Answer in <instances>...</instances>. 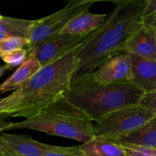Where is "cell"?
Here are the masks:
<instances>
[{
	"label": "cell",
	"instance_id": "1",
	"mask_svg": "<svg viewBox=\"0 0 156 156\" xmlns=\"http://www.w3.org/2000/svg\"><path fill=\"white\" fill-rule=\"evenodd\" d=\"M148 0L113 1L114 9L99 28L91 32L81 46L72 82L94 73L108 58L124 51L125 46L143 24Z\"/></svg>",
	"mask_w": 156,
	"mask_h": 156
},
{
	"label": "cell",
	"instance_id": "2",
	"mask_svg": "<svg viewBox=\"0 0 156 156\" xmlns=\"http://www.w3.org/2000/svg\"><path fill=\"white\" fill-rule=\"evenodd\" d=\"M78 46L41 69L24 85L5 97L1 114L27 119L64 97L69 91L78 65Z\"/></svg>",
	"mask_w": 156,
	"mask_h": 156
},
{
	"label": "cell",
	"instance_id": "3",
	"mask_svg": "<svg viewBox=\"0 0 156 156\" xmlns=\"http://www.w3.org/2000/svg\"><path fill=\"white\" fill-rule=\"evenodd\" d=\"M144 94L133 84H102L90 74L72 82L64 97L98 123L114 111L138 105Z\"/></svg>",
	"mask_w": 156,
	"mask_h": 156
},
{
	"label": "cell",
	"instance_id": "4",
	"mask_svg": "<svg viewBox=\"0 0 156 156\" xmlns=\"http://www.w3.org/2000/svg\"><path fill=\"white\" fill-rule=\"evenodd\" d=\"M27 129L46 133L83 143L95 137L92 121L65 97L46 107L30 118L9 123L5 130Z\"/></svg>",
	"mask_w": 156,
	"mask_h": 156
},
{
	"label": "cell",
	"instance_id": "5",
	"mask_svg": "<svg viewBox=\"0 0 156 156\" xmlns=\"http://www.w3.org/2000/svg\"><path fill=\"white\" fill-rule=\"evenodd\" d=\"M95 2V0H71L61 10L35 20L28 36L27 51L61 34L73 18L88 11Z\"/></svg>",
	"mask_w": 156,
	"mask_h": 156
},
{
	"label": "cell",
	"instance_id": "6",
	"mask_svg": "<svg viewBox=\"0 0 156 156\" xmlns=\"http://www.w3.org/2000/svg\"><path fill=\"white\" fill-rule=\"evenodd\" d=\"M156 113L140 105L114 111L94 125L96 137L117 140L137 130L155 117Z\"/></svg>",
	"mask_w": 156,
	"mask_h": 156
},
{
	"label": "cell",
	"instance_id": "7",
	"mask_svg": "<svg viewBox=\"0 0 156 156\" xmlns=\"http://www.w3.org/2000/svg\"><path fill=\"white\" fill-rule=\"evenodd\" d=\"M89 34H59L30 50L28 56L36 58L43 67L54 62L70 50L83 44Z\"/></svg>",
	"mask_w": 156,
	"mask_h": 156
},
{
	"label": "cell",
	"instance_id": "8",
	"mask_svg": "<svg viewBox=\"0 0 156 156\" xmlns=\"http://www.w3.org/2000/svg\"><path fill=\"white\" fill-rule=\"evenodd\" d=\"M97 82L108 85L132 84L130 54L122 51L108 58L91 73Z\"/></svg>",
	"mask_w": 156,
	"mask_h": 156
},
{
	"label": "cell",
	"instance_id": "9",
	"mask_svg": "<svg viewBox=\"0 0 156 156\" xmlns=\"http://www.w3.org/2000/svg\"><path fill=\"white\" fill-rule=\"evenodd\" d=\"M0 145L15 156H43L56 147L40 143L30 136L10 134L0 136Z\"/></svg>",
	"mask_w": 156,
	"mask_h": 156
},
{
	"label": "cell",
	"instance_id": "10",
	"mask_svg": "<svg viewBox=\"0 0 156 156\" xmlns=\"http://www.w3.org/2000/svg\"><path fill=\"white\" fill-rule=\"evenodd\" d=\"M125 51L156 61V30L144 21L125 46Z\"/></svg>",
	"mask_w": 156,
	"mask_h": 156
},
{
	"label": "cell",
	"instance_id": "11",
	"mask_svg": "<svg viewBox=\"0 0 156 156\" xmlns=\"http://www.w3.org/2000/svg\"><path fill=\"white\" fill-rule=\"evenodd\" d=\"M132 66V84L145 93L156 91V61L129 53Z\"/></svg>",
	"mask_w": 156,
	"mask_h": 156
},
{
	"label": "cell",
	"instance_id": "12",
	"mask_svg": "<svg viewBox=\"0 0 156 156\" xmlns=\"http://www.w3.org/2000/svg\"><path fill=\"white\" fill-rule=\"evenodd\" d=\"M41 65L34 56H28L27 59L17 69L16 71L0 85V93L16 91L18 88L33 77L41 69Z\"/></svg>",
	"mask_w": 156,
	"mask_h": 156
},
{
	"label": "cell",
	"instance_id": "13",
	"mask_svg": "<svg viewBox=\"0 0 156 156\" xmlns=\"http://www.w3.org/2000/svg\"><path fill=\"white\" fill-rule=\"evenodd\" d=\"M108 15L93 14L88 11L82 12L73 18L61 34L73 35H87L94 31L106 21Z\"/></svg>",
	"mask_w": 156,
	"mask_h": 156
},
{
	"label": "cell",
	"instance_id": "14",
	"mask_svg": "<svg viewBox=\"0 0 156 156\" xmlns=\"http://www.w3.org/2000/svg\"><path fill=\"white\" fill-rule=\"evenodd\" d=\"M80 148L86 156H126L124 148L111 139L95 136Z\"/></svg>",
	"mask_w": 156,
	"mask_h": 156
},
{
	"label": "cell",
	"instance_id": "15",
	"mask_svg": "<svg viewBox=\"0 0 156 156\" xmlns=\"http://www.w3.org/2000/svg\"><path fill=\"white\" fill-rule=\"evenodd\" d=\"M114 140L133 146L156 149V116L137 130Z\"/></svg>",
	"mask_w": 156,
	"mask_h": 156
},
{
	"label": "cell",
	"instance_id": "16",
	"mask_svg": "<svg viewBox=\"0 0 156 156\" xmlns=\"http://www.w3.org/2000/svg\"><path fill=\"white\" fill-rule=\"evenodd\" d=\"M34 21L2 16L0 20V41L15 37L28 39Z\"/></svg>",
	"mask_w": 156,
	"mask_h": 156
},
{
	"label": "cell",
	"instance_id": "17",
	"mask_svg": "<svg viewBox=\"0 0 156 156\" xmlns=\"http://www.w3.org/2000/svg\"><path fill=\"white\" fill-rule=\"evenodd\" d=\"M29 41L27 38L24 37H9L0 41V57L8 53L24 48L27 46Z\"/></svg>",
	"mask_w": 156,
	"mask_h": 156
},
{
	"label": "cell",
	"instance_id": "18",
	"mask_svg": "<svg viewBox=\"0 0 156 156\" xmlns=\"http://www.w3.org/2000/svg\"><path fill=\"white\" fill-rule=\"evenodd\" d=\"M27 50L21 48L6 53L0 58L6 63V66H5V69L13 68L18 66H21L27 59Z\"/></svg>",
	"mask_w": 156,
	"mask_h": 156
},
{
	"label": "cell",
	"instance_id": "19",
	"mask_svg": "<svg viewBox=\"0 0 156 156\" xmlns=\"http://www.w3.org/2000/svg\"><path fill=\"white\" fill-rule=\"evenodd\" d=\"M117 142L124 148L126 156H156V149L133 146L122 142Z\"/></svg>",
	"mask_w": 156,
	"mask_h": 156
},
{
	"label": "cell",
	"instance_id": "20",
	"mask_svg": "<svg viewBox=\"0 0 156 156\" xmlns=\"http://www.w3.org/2000/svg\"><path fill=\"white\" fill-rule=\"evenodd\" d=\"M43 156H86L80 146H72V147H62L56 146L53 150L47 152Z\"/></svg>",
	"mask_w": 156,
	"mask_h": 156
},
{
	"label": "cell",
	"instance_id": "21",
	"mask_svg": "<svg viewBox=\"0 0 156 156\" xmlns=\"http://www.w3.org/2000/svg\"><path fill=\"white\" fill-rule=\"evenodd\" d=\"M139 105L142 108L156 113V91L145 93L140 99Z\"/></svg>",
	"mask_w": 156,
	"mask_h": 156
},
{
	"label": "cell",
	"instance_id": "22",
	"mask_svg": "<svg viewBox=\"0 0 156 156\" xmlns=\"http://www.w3.org/2000/svg\"><path fill=\"white\" fill-rule=\"evenodd\" d=\"M156 15V0H148L143 15V20Z\"/></svg>",
	"mask_w": 156,
	"mask_h": 156
},
{
	"label": "cell",
	"instance_id": "23",
	"mask_svg": "<svg viewBox=\"0 0 156 156\" xmlns=\"http://www.w3.org/2000/svg\"><path fill=\"white\" fill-rule=\"evenodd\" d=\"M143 21H144L145 23H146V24H149L150 26H152V27H153V28H155V30H156V15L150 17V18L144 19Z\"/></svg>",
	"mask_w": 156,
	"mask_h": 156
},
{
	"label": "cell",
	"instance_id": "24",
	"mask_svg": "<svg viewBox=\"0 0 156 156\" xmlns=\"http://www.w3.org/2000/svg\"><path fill=\"white\" fill-rule=\"evenodd\" d=\"M5 102V98H0V111H1L2 108L4 106ZM6 117V116L2 115V114H1V113H0V118H1V117Z\"/></svg>",
	"mask_w": 156,
	"mask_h": 156
},
{
	"label": "cell",
	"instance_id": "25",
	"mask_svg": "<svg viewBox=\"0 0 156 156\" xmlns=\"http://www.w3.org/2000/svg\"><path fill=\"white\" fill-rule=\"evenodd\" d=\"M0 146H1V147L3 149H4L5 152V155H6V156H15V155H13V154L12 153V152H9V150H7V149H5V148L3 147L2 146H1V145H0Z\"/></svg>",
	"mask_w": 156,
	"mask_h": 156
},
{
	"label": "cell",
	"instance_id": "26",
	"mask_svg": "<svg viewBox=\"0 0 156 156\" xmlns=\"http://www.w3.org/2000/svg\"><path fill=\"white\" fill-rule=\"evenodd\" d=\"M5 67H2L0 66V76H2L5 72Z\"/></svg>",
	"mask_w": 156,
	"mask_h": 156
},
{
	"label": "cell",
	"instance_id": "27",
	"mask_svg": "<svg viewBox=\"0 0 156 156\" xmlns=\"http://www.w3.org/2000/svg\"><path fill=\"white\" fill-rule=\"evenodd\" d=\"M0 156H5V152L1 146H0Z\"/></svg>",
	"mask_w": 156,
	"mask_h": 156
},
{
	"label": "cell",
	"instance_id": "28",
	"mask_svg": "<svg viewBox=\"0 0 156 156\" xmlns=\"http://www.w3.org/2000/svg\"><path fill=\"white\" fill-rule=\"evenodd\" d=\"M2 15H0V20H1V18H2Z\"/></svg>",
	"mask_w": 156,
	"mask_h": 156
}]
</instances>
